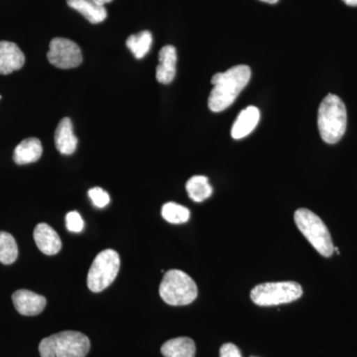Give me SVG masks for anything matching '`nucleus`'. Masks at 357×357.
I'll return each mask as SVG.
<instances>
[{"mask_svg": "<svg viewBox=\"0 0 357 357\" xmlns=\"http://www.w3.org/2000/svg\"><path fill=\"white\" fill-rule=\"evenodd\" d=\"M250 77L251 69L246 65L236 66L227 72L215 74L211 77L213 88L208 96V109L213 112L227 109L248 86Z\"/></svg>", "mask_w": 357, "mask_h": 357, "instance_id": "obj_1", "label": "nucleus"}, {"mask_svg": "<svg viewBox=\"0 0 357 357\" xmlns=\"http://www.w3.org/2000/svg\"><path fill=\"white\" fill-rule=\"evenodd\" d=\"M347 114L344 102L337 96L328 93L319 107L318 128L321 139L335 144L347 130Z\"/></svg>", "mask_w": 357, "mask_h": 357, "instance_id": "obj_2", "label": "nucleus"}, {"mask_svg": "<svg viewBox=\"0 0 357 357\" xmlns=\"http://www.w3.org/2000/svg\"><path fill=\"white\" fill-rule=\"evenodd\" d=\"M91 349L89 337L79 332H61L45 337L39 344L41 357H86Z\"/></svg>", "mask_w": 357, "mask_h": 357, "instance_id": "obj_3", "label": "nucleus"}, {"mask_svg": "<svg viewBox=\"0 0 357 357\" xmlns=\"http://www.w3.org/2000/svg\"><path fill=\"white\" fill-rule=\"evenodd\" d=\"M160 297L171 306H185L192 304L198 297L196 282L185 272L171 269L164 275L160 284Z\"/></svg>", "mask_w": 357, "mask_h": 357, "instance_id": "obj_4", "label": "nucleus"}, {"mask_svg": "<svg viewBox=\"0 0 357 357\" xmlns=\"http://www.w3.org/2000/svg\"><path fill=\"white\" fill-rule=\"evenodd\" d=\"M294 218L301 234L306 237L312 248L316 249L319 255L331 257L335 251V246L330 231L323 220L307 208H299L296 211Z\"/></svg>", "mask_w": 357, "mask_h": 357, "instance_id": "obj_5", "label": "nucleus"}, {"mask_svg": "<svg viewBox=\"0 0 357 357\" xmlns=\"http://www.w3.org/2000/svg\"><path fill=\"white\" fill-rule=\"evenodd\" d=\"M302 286L296 282H271L260 284L251 290L250 298L255 304L261 307L289 304L300 299Z\"/></svg>", "mask_w": 357, "mask_h": 357, "instance_id": "obj_6", "label": "nucleus"}, {"mask_svg": "<svg viewBox=\"0 0 357 357\" xmlns=\"http://www.w3.org/2000/svg\"><path fill=\"white\" fill-rule=\"evenodd\" d=\"M121 258L112 249L98 253L89 268L88 287L91 292L100 293L112 285L119 275Z\"/></svg>", "mask_w": 357, "mask_h": 357, "instance_id": "obj_7", "label": "nucleus"}, {"mask_svg": "<svg viewBox=\"0 0 357 357\" xmlns=\"http://www.w3.org/2000/svg\"><path fill=\"white\" fill-rule=\"evenodd\" d=\"M47 57L52 65L63 70L74 69L83 62V54L79 45L66 38L52 40Z\"/></svg>", "mask_w": 357, "mask_h": 357, "instance_id": "obj_8", "label": "nucleus"}, {"mask_svg": "<svg viewBox=\"0 0 357 357\" xmlns=\"http://www.w3.org/2000/svg\"><path fill=\"white\" fill-rule=\"evenodd\" d=\"M13 302L17 312L22 316L27 317L41 314L47 305L46 298L29 290H18L14 292Z\"/></svg>", "mask_w": 357, "mask_h": 357, "instance_id": "obj_9", "label": "nucleus"}, {"mask_svg": "<svg viewBox=\"0 0 357 357\" xmlns=\"http://www.w3.org/2000/svg\"><path fill=\"white\" fill-rule=\"evenodd\" d=\"M25 56L15 43L0 42V74L9 75L24 66Z\"/></svg>", "mask_w": 357, "mask_h": 357, "instance_id": "obj_10", "label": "nucleus"}, {"mask_svg": "<svg viewBox=\"0 0 357 357\" xmlns=\"http://www.w3.org/2000/svg\"><path fill=\"white\" fill-rule=\"evenodd\" d=\"M37 248L46 255H57L62 248V241L57 232L47 223H39L34 229Z\"/></svg>", "mask_w": 357, "mask_h": 357, "instance_id": "obj_11", "label": "nucleus"}, {"mask_svg": "<svg viewBox=\"0 0 357 357\" xmlns=\"http://www.w3.org/2000/svg\"><path fill=\"white\" fill-rule=\"evenodd\" d=\"M160 64L157 66L156 79L160 84L172 83L176 76V64H177V50L172 45H167L160 50Z\"/></svg>", "mask_w": 357, "mask_h": 357, "instance_id": "obj_12", "label": "nucleus"}, {"mask_svg": "<svg viewBox=\"0 0 357 357\" xmlns=\"http://www.w3.org/2000/svg\"><path fill=\"white\" fill-rule=\"evenodd\" d=\"M260 119L259 109L256 107H248L241 110L231 128L234 139H243L249 135L257 126Z\"/></svg>", "mask_w": 357, "mask_h": 357, "instance_id": "obj_13", "label": "nucleus"}, {"mask_svg": "<svg viewBox=\"0 0 357 357\" xmlns=\"http://www.w3.org/2000/svg\"><path fill=\"white\" fill-rule=\"evenodd\" d=\"M55 144L58 151L63 155H72L77 150V138L73 129L72 121L69 117H65L55 132Z\"/></svg>", "mask_w": 357, "mask_h": 357, "instance_id": "obj_14", "label": "nucleus"}, {"mask_svg": "<svg viewBox=\"0 0 357 357\" xmlns=\"http://www.w3.org/2000/svg\"><path fill=\"white\" fill-rule=\"evenodd\" d=\"M43 153L41 141L31 137L21 141L14 150L13 160L17 165L34 163L41 158Z\"/></svg>", "mask_w": 357, "mask_h": 357, "instance_id": "obj_15", "label": "nucleus"}, {"mask_svg": "<svg viewBox=\"0 0 357 357\" xmlns=\"http://www.w3.org/2000/svg\"><path fill=\"white\" fill-rule=\"evenodd\" d=\"M68 6L89 20L93 24H98L107 18V13L105 6H98L93 0H67Z\"/></svg>", "mask_w": 357, "mask_h": 357, "instance_id": "obj_16", "label": "nucleus"}, {"mask_svg": "<svg viewBox=\"0 0 357 357\" xmlns=\"http://www.w3.org/2000/svg\"><path fill=\"white\" fill-rule=\"evenodd\" d=\"M196 344L190 337H177L162 345L164 357H196Z\"/></svg>", "mask_w": 357, "mask_h": 357, "instance_id": "obj_17", "label": "nucleus"}, {"mask_svg": "<svg viewBox=\"0 0 357 357\" xmlns=\"http://www.w3.org/2000/svg\"><path fill=\"white\" fill-rule=\"evenodd\" d=\"M185 190L190 198L197 203L210 198L213 194V187L208 183V178L204 176H194L190 178L185 185Z\"/></svg>", "mask_w": 357, "mask_h": 357, "instance_id": "obj_18", "label": "nucleus"}, {"mask_svg": "<svg viewBox=\"0 0 357 357\" xmlns=\"http://www.w3.org/2000/svg\"><path fill=\"white\" fill-rule=\"evenodd\" d=\"M152 34L147 30L138 33V34L131 35L126 40V46L136 59H142L147 55L150 51L152 45Z\"/></svg>", "mask_w": 357, "mask_h": 357, "instance_id": "obj_19", "label": "nucleus"}, {"mask_svg": "<svg viewBox=\"0 0 357 357\" xmlns=\"http://www.w3.org/2000/svg\"><path fill=\"white\" fill-rule=\"evenodd\" d=\"M18 257V246L15 238L6 231H0V262L10 265Z\"/></svg>", "mask_w": 357, "mask_h": 357, "instance_id": "obj_20", "label": "nucleus"}, {"mask_svg": "<svg viewBox=\"0 0 357 357\" xmlns=\"http://www.w3.org/2000/svg\"><path fill=\"white\" fill-rule=\"evenodd\" d=\"M162 217L170 223H185L190 220L191 213L184 206L176 203H167L162 208Z\"/></svg>", "mask_w": 357, "mask_h": 357, "instance_id": "obj_21", "label": "nucleus"}, {"mask_svg": "<svg viewBox=\"0 0 357 357\" xmlns=\"http://www.w3.org/2000/svg\"><path fill=\"white\" fill-rule=\"evenodd\" d=\"M89 199H91L93 204L98 208H105L109 204L110 197L105 190L102 188H93L89 191Z\"/></svg>", "mask_w": 357, "mask_h": 357, "instance_id": "obj_22", "label": "nucleus"}, {"mask_svg": "<svg viewBox=\"0 0 357 357\" xmlns=\"http://www.w3.org/2000/svg\"><path fill=\"white\" fill-rule=\"evenodd\" d=\"M66 225L70 231L81 232L84 229V223L77 211H70L66 217Z\"/></svg>", "mask_w": 357, "mask_h": 357, "instance_id": "obj_23", "label": "nucleus"}, {"mask_svg": "<svg viewBox=\"0 0 357 357\" xmlns=\"http://www.w3.org/2000/svg\"><path fill=\"white\" fill-rule=\"evenodd\" d=\"M220 357H243L238 347L234 344H225L220 347Z\"/></svg>", "mask_w": 357, "mask_h": 357, "instance_id": "obj_24", "label": "nucleus"}, {"mask_svg": "<svg viewBox=\"0 0 357 357\" xmlns=\"http://www.w3.org/2000/svg\"><path fill=\"white\" fill-rule=\"evenodd\" d=\"M93 1H95L98 6H105V4L109 3L112 0H93Z\"/></svg>", "mask_w": 357, "mask_h": 357, "instance_id": "obj_25", "label": "nucleus"}, {"mask_svg": "<svg viewBox=\"0 0 357 357\" xmlns=\"http://www.w3.org/2000/svg\"><path fill=\"white\" fill-rule=\"evenodd\" d=\"M347 6H357V0H342Z\"/></svg>", "mask_w": 357, "mask_h": 357, "instance_id": "obj_26", "label": "nucleus"}, {"mask_svg": "<svg viewBox=\"0 0 357 357\" xmlns=\"http://www.w3.org/2000/svg\"><path fill=\"white\" fill-rule=\"evenodd\" d=\"M261 1L266 2V3L275 4L277 3V2L279 1V0H261Z\"/></svg>", "mask_w": 357, "mask_h": 357, "instance_id": "obj_27", "label": "nucleus"}, {"mask_svg": "<svg viewBox=\"0 0 357 357\" xmlns=\"http://www.w3.org/2000/svg\"><path fill=\"white\" fill-rule=\"evenodd\" d=\"M1 98H2V96H0V100H1Z\"/></svg>", "mask_w": 357, "mask_h": 357, "instance_id": "obj_28", "label": "nucleus"}, {"mask_svg": "<svg viewBox=\"0 0 357 357\" xmlns=\"http://www.w3.org/2000/svg\"><path fill=\"white\" fill-rule=\"evenodd\" d=\"M253 357V356H252Z\"/></svg>", "mask_w": 357, "mask_h": 357, "instance_id": "obj_29", "label": "nucleus"}]
</instances>
